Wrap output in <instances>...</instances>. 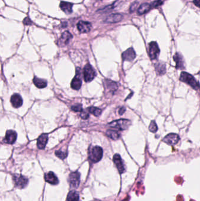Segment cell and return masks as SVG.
<instances>
[{
	"label": "cell",
	"instance_id": "1",
	"mask_svg": "<svg viewBox=\"0 0 200 201\" xmlns=\"http://www.w3.org/2000/svg\"><path fill=\"white\" fill-rule=\"evenodd\" d=\"M180 80L183 83H186L194 89L200 88V84L193 75L186 72H182L180 74Z\"/></svg>",
	"mask_w": 200,
	"mask_h": 201
},
{
	"label": "cell",
	"instance_id": "2",
	"mask_svg": "<svg viewBox=\"0 0 200 201\" xmlns=\"http://www.w3.org/2000/svg\"><path fill=\"white\" fill-rule=\"evenodd\" d=\"M103 150L100 146H95L89 150V158L94 163L98 162L102 158Z\"/></svg>",
	"mask_w": 200,
	"mask_h": 201
},
{
	"label": "cell",
	"instance_id": "3",
	"mask_svg": "<svg viewBox=\"0 0 200 201\" xmlns=\"http://www.w3.org/2000/svg\"><path fill=\"white\" fill-rule=\"evenodd\" d=\"M131 124V121L128 119H120L116 121H112V122L109 124V126L111 128L118 130H125L127 129L129 127Z\"/></svg>",
	"mask_w": 200,
	"mask_h": 201
},
{
	"label": "cell",
	"instance_id": "4",
	"mask_svg": "<svg viewBox=\"0 0 200 201\" xmlns=\"http://www.w3.org/2000/svg\"><path fill=\"white\" fill-rule=\"evenodd\" d=\"M96 75V73L93 68L90 64H86L83 69V78L85 82H91Z\"/></svg>",
	"mask_w": 200,
	"mask_h": 201
},
{
	"label": "cell",
	"instance_id": "5",
	"mask_svg": "<svg viewBox=\"0 0 200 201\" xmlns=\"http://www.w3.org/2000/svg\"><path fill=\"white\" fill-rule=\"evenodd\" d=\"M160 54L159 45L156 42L152 41L149 44V55L151 60L157 58Z\"/></svg>",
	"mask_w": 200,
	"mask_h": 201
},
{
	"label": "cell",
	"instance_id": "6",
	"mask_svg": "<svg viewBox=\"0 0 200 201\" xmlns=\"http://www.w3.org/2000/svg\"><path fill=\"white\" fill-rule=\"evenodd\" d=\"M80 177H81V175L78 172H72L69 175L68 178V182L71 188H77L79 186L81 182Z\"/></svg>",
	"mask_w": 200,
	"mask_h": 201
},
{
	"label": "cell",
	"instance_id": "7",
	"mask_svg": "<svg viewBox=\"0 0 200 201\" xmlns=\"http://www.w3.org/2000/svg\"><path fill=\"white\" fill-rule=\"evenodd\" d=\"M13 180L15 185L18 188H25L28 183V179L21 175H14L13 176Z\"/></svg>",
	"mask_w": 200,
	"mask_h": 201
},
{
	"label": "cell",
	"instance_id": "8",
	"mask_svg": "<svg viewBox=\"0 0 200 201\" xmlns=\"http://www.w3.org/2000/svg\"><path fill=\"white\" fill-rule=\"evenodd\" d=\"M73 36L69 31L64 32L58 42V45L59 46H63L67 45L72 40Z\"/></svg>",
	"mask_w": 200,
	"mask_h": 201
},
{
	"label": "cell",
	"instance_id": "9",
	"mask_svg": "<svg viewBox=\"0 0 200 201\" xmlns=\"http://www.w3.org/2000/svg\"><path fill=\"white\" fill-rule=\"evenodd\" d=\"M180 140V137L177 134L171 133L166 135L163 141L170 145H176Z\"/></svg>",
	"mask_w": 200,
	"mask_h": 201
},
{
	"label": "cell",
	"instance_id": "10",
	"mask_svg": "<svg viewBox=\"0 0 200 201\" xmlns=\"http://www.w3.org/2000/svg\"><path fill=\"white\" fill-rule=\"evenodd\" d=\"M113 162L116 165V168L118 170L120 174H123L125 171V167L123 164V161L121 156L119 154H115L114 155L113 158Z\"/></svg>",
	"mask_w": 200,
	"mask_h": 201
},
{
	"label": "cell",
	"instance_id": "11",
	"mask_svg": "<svg viewBox=\"0 0 200 201\" xmlns=\"http://www.w3.org/2000/svg\"><path fill=\"white\" fill-rule=\"evenodd\" d=\"M77 30L81 33H87L91 31L92 25L86 21H79L77 24Z\"/></svg>",
	"mask_w": 200,
	"mask_h": 201
},
{
	"label": "cell",
	"instance_id": "12",
	"mask_svg": "<svg viewBox=\"0 0 200 201\" xmlns=\"http://www.w3.org/2000/svg\"><path fill=\"white\" fill-rule=\"evenodd\" d=\"M16 138L17 134L16 131L12 130H8L6 132L4 141L7 144H13L16 142Z\"/></svg>",
	"mask_w": 200,
	"mask_h": 201
},
{
	"label": "cell",
	"instance_id": "13",
	"mask_svg": "<svg viewBox=\"0 0 200 201\" xmlns=\"http://www.w3.org/2000/svg\"><path fill=\"white\" fill-rule=\"evenodd\" d=\"M122 57L123 61H132L136 58V52L132 48H130L123 52Z\"/></svg>",
	"mask_w": 200,
	"mask_h": 201
},
{
	"label": "cell",
	"instance_id": "14",
	"mask_svg": "<svg viewBox=\"0 0 200 201\" xmlns=\"http://www.w3.org/2000/svg\"><path fill=\"white\" fill-rule=\"evenodd\" d=\"M11 103L13 107L18 108L21 107L23 103L22 98L21 97L20 95L18 93H14L11 97Z\"/></svg>",
	"mask_w": 200,
	"mask_h": 201
},
{
	"label": "cell",
	"instance_id": "15",
	"mask_svg": "<svg viewBox=\"0 0 200 201\" xmlns=\"http://www.w3.org/2000/svg\"><path fill=\"white\" fill-rule=\"evenodd\" d=\"M71 87L73 89L78 90L82 86V80L81 79V72H77V75L75 77L73 78L71 82Z\"/></svg>",
	"mask_w": 200,
	"mask_h": 201
},
{
	"label": "cell",
	"instance_id": "16",
	"mask_svg": "<svg viewBox=\"0 0 200 201\" xmlns=\"http://www.w3.org/2000/svg\"><path fill=\"white\" fill-rule=\"evenodd\" d=\"M173 60L175 62V67L179 69H183L184 68V61L182 55L179 53H175Z\"/></svg>",
	"mask_w": 200,
	"mask_h": 201
},
{
	"label": "cell",
	"instance_id": "17",
	"mask_svg": "<svg viewBox=\"0 0 200 201\" xmlns=\"http://www.w3.org/2000/svg\"><path fill=\"white\" fill-rule=\"evenodd\" d=\"M45 180L52 185H57L59 183L57 176L52 172H49L45 174Z\"/></svg>",
	"mask_w": 200,
	"mask_h": 201
},
{
	"label": "cell",
	"instance_id": "18",
	"mask_svg": "<svg viewBox=\"0 0 200 201\" xmlns=\"http://www.w3.org/2000/svg\"><path fill=\"white\" fill-rule=\"evenodd\" d=\"M48 141V136L46 134H42L38 138L37 146L39 149L43 150L45 148L46 144Z\"/></svg>",
	"mask_w": 200,
	"mask_h": 201
},
{
	"label": "cell",
	"instance_id": "19",
	"mask_svg": "<svg viewBox=\"0 0 200 201\" xmlns=\"http://www.w3.org/2000/svg\"><path fill=\"white\" fill-rule=\"evenodd\" d=\"M123 19V16L120 14H112L108 16L105 20V22L106 23H116L122 21Z\"/></svg>",
	"mask_w": 200,
	"mask_h": 201
},
{
	"label": "cell",
	"instance_id": "20",
	"mask_svg": "<svg viewBox=\"0 0 200 201\" xmlns=\"http://www.w3.org/2000/svg\"><path fill=\"white\" fill-rule=\"evenodd\" d=\"M72 7L73 4L72 3L65 1H62L60 3V8H61L62 10L67 14L72 13Z\"/></svg>",
	"mask_w": 200,
	"mask_h": 201
},
{
	"label": "cell",
	"instance_id": "21",
	"mask_svg": "<svg viewBox=\"0 0 200 201\" xmlns=\"http://www.w3.org/2000/svg\"><path fill=\"white\" fill-rule=\"evenodd\" d=\"M124 1H125V0H117L112 5L106 6V7H105V8H103L102 9H100V10H98V11L107 12L109 11L112 10H113V8H114L115 7H118L119 5L122 4L123 2H124Z\"/></svg>",
	"mask_w": 200,
	"mask_h": 201
},
{
	"label": "cell",
	"instance_id": "22",
	"mask_svg": "<svg viewBox=\"0 0 200 201\" xmlns=\"http://www.w3.org/2000/svg\"><path fill=\"white\" fill-rule=\"evenodd\" d=\"M155 69L156 72L158 75H163L166 71L165 65L163 62H158L155 64Z\"/></svg>",
	"mask_w": 200,
	"mask_h": 201
},
{
	"label": "cell",
	"instance_id": "23",
	"mask_svg": "<svg viewBox=\"0 0 200 201\" xmlns=\"http://www.w3.org/2000/svg\"><path fill=\"white\" fill-rule=\"evenodd\" d=\"M151 9H152L151 4H149L148 3H144L139 7L137 13L139 15H143L148 12Z\"/></svg>",
	"mask_w": 200,
	"mask_h": 201
},
{
	"label": "cell",
	"instance_id": "24",
	"mask_svg": "<svg viewBox=\"0 0 200 201\" xmlns=\"http://www.w3.org/2000/svg\"><path fill=\"white\" fill-rule=\"evenodd\" d=\"M33 83L36 87L38 88H45L48 84V83L45 80L37 77H35L34 78Z\"/></svg>",
	"mask_w": 200,
	"mask_h": 201
},
{
	"label": "cell",
	"instance_id": "25",
	"mask_svg": "<svg viewBox=\"0 0 200 201\" xmlns=\"http://www.w3.org/2000/svg\"><path fill=\"white\" fill-rule=\"evenodd\" d=\"M106 135L108 137L113 140L118 139L120 136V133L115 129H109L106 132Z\"/></svg>",
	"mask_w": 200,
	"mask_h": 201
},
{
	"label": "cell",
	"instance_id": "26",
	"mask_svg": "<svg viewBox=\"0 0 200 201\" xmlns=\"http://www.w3.org/2000/svg\"><path fill=\"white\" fill-rule=\"evenodd\" d=\"M79 195L76 191H72L69 192L67 196V201H79Z\"/></svg>",
	"mask_w": 200,
	"mask_h": 201
},
{
	"label": "cell",
	"instance_id": "27",
	"mask_svg": "<svg viewBox=\"0 0 200 201\" xmlns=\"http://www.w3.org/2000/svg\"><path fill=\"white\" fill-rule=\"evenodd\" d=\"M88 111L91 113H92L96 117H99L101 113H102V110L96 107H90L88 108Z\"/></svg>",
	"mask_w": 200,
	"mask_h": 201
},
{
	"label": "cell",
	"instance_id": "28",
	"mask_svg": "<svg viewBox=\"0 0 200 201\" xmlns=\"http://www.w3.org/2000/svg\"><path fill=\"white\" fill-rule=\"evenodd\" d=\"M106 83H107L108 89H110V91H114L118 89V85L116 83L109 80H108Z\"/></svg>",
	"mask_w": 200,
	"mask_h": 201
},
{
	"label": "cell",
	"instance_id": "29",
	"mask_svg": "<svg viewBox=\"0 0 200 201\" xmlns=\"http://www.w3.org/2000/svg\"><path fill=\"white\" fill-rule=\"evenodd\" d=\"M55 155L59 158H60L61 160H64L65 158H67V152H63L61 150H58V151H55Z\"/></svg>",
	"mask_w": 200,
	"mask_h": 201
},
{
	"label": "cell",
	"instance_id": "30",
	"mask_svg": "<svg viewBox=\"0 0 200 201\" xmlns=\"http://www.w3.org/2000/svg\"><path fill=\"white\" fill-rule=\"evenodd\" d=\"M149 130L150 131H151V132H153V133H156L157 130H158V127H157V125L156 123L155 122V121H152L151 122V123L149 125Z\"/></svg>",
	"mask_w": 200,
	"mask_h": 201
},
{
	"label": "cell",
	"instance_id": "31",
	"mask_svg": "<svg viewBox=\"0 0 200 201\" xmlns=\"http://www.w3.org/2000/svg\"><path fill=\"white\" fill-rule=\"evenodd\" d=\"M72 111H75V112H82L83 111L82 109V106L81 104H75L74 105H73L71 107Z\"/></svg>",
	"mask_w": 200,
	"mask_h": 201
},
{
	"label": "cell",
	"instance_id": "32",
	"mask_svg": "<svg viewBox=\"0 0 200 201\" xmlns=\"http://www.w3.org/2000/svg\"><path fill=\"white\" fill-rule=\"evenodd\" d=\"M163 3V2L162 0H155L151 4V5L152 8H157L160 5H162Z\"/></svg>",
	"mask_w": 200,
	"mask_h": 201
},
{
	"label": "cell",
	"instance_id": "33",
	"mask_svg": "<svg viewBox=\"0 0 200 201\" xmlns=\"http://www.w3.org/2000/svg\"><path fill=\"white\" fill-rule=\"evenodd\" d=\"M81 117L84 119H86L89 118V113H87L86 111H82L81 113Z\"/></svg>",
	"mask_w": 200,
	"mask_h": 201
},
{
	"label": "cell",
	"instance_id": "34",
	"mask_svg": "<svg viewBox=\"0 0 200 201\" xmlns=\"http://www.w3.org/2000/svg\"><path fill=\"white\" fill-rule=\"evenodd\" d=\"M137 5H138V3H137V2H134L133 4H132V5H131V7H130V11L131 12H133L136 9V8H137Z\"/></svg>",
	"mask_w": 200,
	"mask_h": 201
},
{
	"label": "cell",
	"instance_id": "35",
	"mask_svg": "<svg viewBox=\"0 0 200 201\" xmlns=\"http://www.w3.org/2000/svg\"><path fill=\"white\" fill-rule=\"evenodd\" d=\"M23 22L25 25H26V26H30V25L32 24V22L28 17H26V18L24 20Z\"/></svg>",
	"mask_w": 200,
	"mask_h": 201
},
{
	"label": "cell",
	"instance_id": "36",
	"mask_svg": "<svg viewBox=\"0 0 200 201\" xmlns=\"http://www.w3.org/2000/svg\"><path fill=\"white\" fill-rule=\"evenodd\" d=\"M193 2L195 4V6H197L198 8H200V0H194Z\"/></svg>",
	"mask_w": 200,
	"mask_h": 201
},
{
	"label": "cell",
	"instance_id": "37",
	"mask_svg": "<svg viewBox=\"0 0 200 201\" xmlns=\"http://www.w3.org/2000/svg\"><path fill=\"white\" fill-rule=\"evenodd\" d=\"M125 111H126V109H125V108L124 107H122L120 109V110L119 111V113L120 115H122Z\"/></svg>",
	"mask_w": 200,
	"mask_h": 201
}]
</instances>
